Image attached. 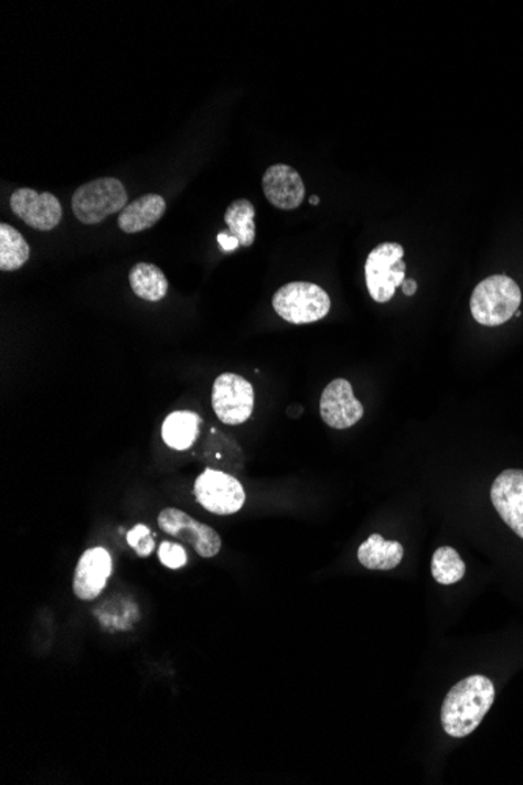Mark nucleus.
I'll use <instances>...</instances> for the list:
<instances>
[{
    "mask_svg": "<svg viewBox=\"0 0 523 785\" xmlns=\"http://www.w3.org/2000/svg\"><path fill=\"white\" fill-rule=\"evenodd\" d=\"M310 203L313 204V206H317V204L320 203V198L317 195L310 196Z\"/></svg>",
    "mask_w": 523,
    "mask_h": 785,
    "instance_id": "nucleus-25",
    "label": "nucleus"
},
{
    "mask_svg": "<svg viewBox=\"0 0 523 785\" xmlns=\"http://www.w3.org/2000/svg\"><path fill=\"white\" fill-rule=\"evenodd\" d=\"M521 315H522V312L517 311V312H515L514 318H521Z\"/></svg>",
    "mask_w": 523,
    "mask_h": 785,
    "instance_id": "nucleus-26",
    "label": "nucleus"
},
{
    "mask_svg": "<svg viewBox=\"0 0 523 785\" xmlns=\"http://www.w3.org/2000/svg\"><path fill=\"white\" fill-rule=\"evenodd\" d=\"M320 416L327 426L335 430L356 426L364 416V407L354 397L350 381L338 378L324 388L320 398Z\"/></svg>",
    "mask_w": 523,
    "mask_h": 785,
    "instance_id": "nucleus-10",
    "label": "nucleus"
},
{
    "mask_svg": "<svg viewBox=\"0 0 523 785\" xmlns=\"http://www.w3.org/2000/svg\"><path fill=\"white\" fill-rule=\"evenodd\" d=\"M114 572V561L104 547H93L78 560L74 574V594L81 601H95Z\"/></svg>",
    "mask_w": 523,
    "mask_h": 785,
    "instance_id": "nucleus-12",
    "label": "nucleus"
},
{
    "mask_svg": "<svg viewBox=\"0 0 523 785\" xmlns=\"http://www.w3.org/2000/svg\"><path fill=\"white\" fill-rule=\"evenodd\" d=\"M273 309L293 325L319 322L331 311V299L312 282H289L273 295Z\"/></svg>",
    "mask_w": 523,
    "mask_h": 785,
    "instance_id": "nucleus-3",
    "label": "nucleus"
},
{
    "mask_svg": "<svg viewBox=\"0 0 523 785\" xmlns=\"http://www.w3.org/2000/svg\"><path fill=\"white\" fill-rule=\"evenodd\" d=\"M201 418L192 411H174L162 426V438L168 448L189 450L200 437Z\"/></svg>",
    "mask_w": 523,
    "mask_h": 785,
    "instance_id": "nucleus-16",
    "label": "nucleus"
},
{
    "mask_svg": "<svg viewBox=\"0 0 523 785\" xmlns=\"http://www.w3.org/2000/svg\"><path fill=\"white\" fill-rule=\"evenodd\" d=\"M262 187L271 206L278 209L293 211L305 201L306 189L300 173L282 163L265 171Z\"/></svg>",
    "mask_w": 523,
    "mask_h": 785,
    "instance_id": "nucleus-13",
    "label": "nucleus"
},
{
    "mask_svg": "<svg viewBox=\"0 0 523 785\" xmlns=\"http://www.w3.org/2000/svg\"><path fill=\"white\" fill-rule=\"evenodd\" d=\"M431 574L440 585H455L465 579L466 563L458 550L450 546H442L433 556Z\"/></svg>",
    "mask_w": 523,
    "mask_h": 785,
    "instance_id": "nucleus-20",
    "label": "nucleus"
},
{
    "mask_svg": "<svg viewBox=\"0 0 523 785\" xmlns=\"http://www.w3.org/2000/svg\"><path fill=\"white\" fill-rule=\"evenodd\" d=\"M74 215L85 225H97L127 206V192L121 181L100 178L76 190L71 201Z\"/></svg>",
    "mask_w": 523,
    "mask_h": 785,
    "instance_id": "nucleus-4",
    "label": "nucleus"
},
{
    "mask_svg": "<svg viewBox=\"0 0 523 785\" xmlns=\"http://www.w3.org/2000/svg\"><path fill=\"white\" fill-rule=\"evenodd\" d=\"M10 207L30 228L52 230L62 222V204L52 193L18 189L10 198Z\"/></svg>",
    "mask_w": 523,
    "mask_h": 785,
    "instance_id": "nucleus-9",
    "label": "nucleus"
},
{
    "mask_svg": "<svg viewBox=\"0 0 523 785\" xmlns=\"http://www.w3.org/2000/svg\"><path fill=\"white\" fill-rule=\"evenodd\" d=\"M402 289L406 297H413L417 292V282L414 279H405Z\"/></svg>",
    "mask_w": 523,
    "mask_h": 785,
    "instance_id": "nucleus-24",
    "label": "nucleus"
},
{
    "mask_svg": "<svg viewBox=\"0 0 523 785\" xmlns=\"http://www.w3.org/2000/svg\"><path fill=\"white\" fill-rule=\"evenodd\" d=\"M159 527L171 537L192 546L200 557L214 558L222 550V538L214 528L198 523L182 509L166 508L160 512Z\"/></svg>",
    "mask_w": 523,
    "mask_h": 785,
    "instance_id": "nucleus-8",
    "label": "nucleus"
},
{
    "mask_svg": "<svg viewBox=\"0 0 523 785\" xmlns=\"http://www.w3.org/2000/svg\"><path fill=\"white\" fill-rule=\"evenodd\" d=\"M254 217H256V207L248 200H235L224 214V222L230 228L227 230L233 234L242 247H252L256 240Z\"/></svg>",
    "mask_w": 523,
    "mask_h": 785,
    "instance_id": "nucleus-18",
    "label": "nucleus"
},
{
    "mask_svg": "<svg viewBox=\"0 0 523 785\" xmlns=\"http://www.w3.org/2000/svg\"><path fill=\"white\" fill-rule=\"evenodd\" d=\"M218 244H220V248H222L223 251H226V252L234 251V249H237L238 247H241V244H238V240L235 239V237L231 233H220L218 234Z\"/></svg>",
    "mask_w": 523,
    "mask_h": 785,
    "instance_id": "nucleus-23",
    "label": "nucleus"
},
{
    "mask_svg": "<svg viewBox=\"0 0 523 785\" xmlns=\"http://www.w3.org/2000/svg\"><path fill=\"white\" fill-rule=\"evenodd\" d=\"M166 211L167 203L162 196L156 195V193L141 196L119 212V229L126 234H137L152 228L163 217Z\"/></svg>",
    "mask_w": 523,
    "mask_h": 785,
    "instance_id": "nucleus-14",
    "label": "nucleus"
},
{
    "mask_svg": "<svg viewBox=\"0 0 523 785\" xmlns=\"http://www.w3.org/2000/svg\"><path fill=\"white\" fill-rule=\"evenodd\" d=\"M405 249L395 241H386L370 252L365 262V282L370 297L376 303H387L394 299L398 286L405 282Z\"/></svg>",
    "mask_w": 523,
    "mask_h": 785,
    "instance_id": "nucleus-5",
    "label": "nucleus"
},
{
    "mask_svg": "<svg viewBox=\"0 0 523 785\" xmlns=\"http://www.w3.org/2000/svg\"><path fill=\"white\" fill-rule=\"evenodd\" d=\"M129 282L134 293L141 300L156 303L167 297L168 279L154 264L140 262L134 266L129 273Z\"/></svg>",
    "mask_w": 523,
    "mask_h": 785,
    "instance_id": "nucleus-17",
    "label": "nucleus"
},
{
    "mask_svg": "<svg viewBox=\"0 0 523 785\" xmlns=\"http://www.w3.org/2000/svg\"><path fill=\"white\" fill-rule=\"evenodd\" d=\"M494 701L495 687L491 679L481 675L466 677L444 699L440 710L444 731L453 739L472 734Z\"/></svg>",
    "mask_w": 523,
    "mask_h": 785,
    "instance_id": "nucleus-1",
    "label": "nucleus"
},
{
    "mask_svg": "<svg viewBox=\"0 0 523 785\" xmlns=\"http://www.w3.org/2000/svg\"><path fill=\"white\" fill-rule=\"evenodd\" d=\"M30 258L28 241L20 230L2 223L0 225V270L14 271L21 269Z\"/></svg>",
    "mask_w": 523,
    "mask_h": 785,
    "instance_id": "nucleus-19",
    "label": "nucleus"
},
{
    "mask_svg": "<svg viewBox=\"0 0 523 785\" xmlns=\"http://www.w3.org/2000/svg\"><path fill=\"white\" fill-rule=\"evenodd\" d=\"M405 549L398 541H387L380 534L370 535L357 550V560L370 571H391L402 563Z\"/></svg>",
    "mask_w": 523,
    "mask_h": 785,
    "instance_id": "nucleus-15",
    "label": "nucleus"
},
{
    "mask_svg": "<svg viewBox=\"0 0 523 785\" xmlns=\"http://www.w3.org/2000/svg\"><path fill=\"white\" fill-rule=\"evenodd\" d=\"M522 292L514 279L504 275L485 278L473 290L470 311L480 325L500 326L514 318Z\"/></svg>",
    "mask_w": 523,
    "mask_h": 785,
    "instance_id": "nucleus-2",
    "label": "nucleus"
},
{
    "mask_svg": "<svg viewBox=\"0 0 523 785\" xmlns=\"http://www.w3.org/2000/svg\"><path fill=\"white\" fill-rule=\"evenodd\" d=\"M193 493L201 507L218 516L235 515L245 505L242 483L215 469H205L194 482Z\"/></svg>",
    "mask_w": 523,
    "mask_h": 785,
    "instance_id": "nucleus-6",
    "label": "nucleus"
},
{
    "mask_svg": "<svg viewBox=\"0 0 523 785\" xmlns=\"http://www.w3.org/2000/svg\"><path fill=\"white\" fill-rule=\"evenodd\" d=\"M186 552L184 547L175 542L163 541L159 549V560L163 567L170 569H181L186 564Z\"/></svg>",
    "mask_w": 523,
    "mask_h": 785,
    "instance_id": "nucleus-22",
    "label": "nucleus"
},
{
    "mask_svg": "<svg viewBox=\"0 0 523 785\" xmlns=\"http://www.w3.org/2000/svg\"><path fill=\"white\" fill-rule=\"evenodd\" d=\"M491 502L508 527L523 539V471L506 469L492 483Z\"/></svg>",
    "mask_w": 523,
    "mask_h": 785,
    "instance_id": "nucleus-11",
    "label": "nucleus"
},
{
    "mask_svg": "<svg viewBox=\"0 0 523 785\" xmlns=\"http://www.w3.org/2000/svg\"><path fill=\"white\" fill-rule=\"evenodd\" d=\"M127 545L136 550L138 557L146 558L151 556L156 549L151 528L143 526V524H138L127 534Z\"/></svg>",
    "mask_w": 523,
    "mask_h": 785,
    "instance_id": "nucleus-21",
    "label": "nucleus"
},
{
    "mask_svg": "<svg viewBox=\"0 0 523 785\" xmlns=\"http://www.w3.org/2000/svg\"><path fill=\"white\" fill-rule=\"evenodd\" d=\"M212 407L216 418L226 426H241L252 418L254 389L248 379L237 374H223L212 389Z\"/></svg>",
    "mask_w": 523,
    "mask_h": 785,
    "instance_id": "nucleus-7",
    "label": "nucleus"
}]
</instances>
